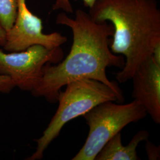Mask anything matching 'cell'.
Listing matches in <instances>:
<instances>
[{
  "mask_svg": "<svg viewBox=\"0 0 160 160\" xmlns=\"http://www.w3.org/2000/svg\"><path fill=\"white\" fill-rule=\"evenodd\" d=\"M56 23L72 30L71 50L59 62L45 64L32 94L45 98L49 103H57L61 88L67 84L80 79H92L109 86L124 100L117 82L110 81L106 75L107 68H123L125 61L123 56L114 54L110 49L109 38L114 32L112 24L107 21H96L89 13L81 9L76 10L74 18L65 12L59 13Z\"/></svg>",
  "mask_w": 160,
  "mask_h": 160,
  "instance_id": "6da1fadb",
  "label": "cell"
},
{
  "mask_svg": "<svg viewBox=\"0 0 160 160\" xmlns=\"http://www.w3.org/2000/svg\"><path fill=\"white\" fill-rule=\"evenodd\" d=\"M149 133L147 130H141L132 138L130 142L123 146L121 132L117 133L98 152L94 160H139L137 148L140 142L148 139Z\"/></svg>",
  "mask_w": 160,
  "mask_h": 160,
  "instance_id": "ba28073f",
  "label": "cell"
},
{
  "mask_svg": "<svg viewBox=\"0 0 160 160\" xmlns=\"http://www.w3.org/2000/svg\"><path fill=\"white\" fill-rule=\"evenodd\" d=\"M18 0H0V24L7 31L15 22Z\"/></svg>",
  "mask_w": 160,
  "mask_h": 160,
  "instance_id": "9c48e42d",
  "label": "cell"
},
{
  "mask_svg": "<svg viewBox=\"0 0 160 160\" xmlns=\"http://www.w3.org/2000/svg\"><path fill=\"white\" fill-rule=\"evenodd\" d=\"M14 88L15 87L9 77L0 75V96L10 93Z\"/></svg>",
  "mask_w": 160,
  "mask_h": 160,
  "instance_id": "7c38bea8",
  "label": "cell"
},
{
  "mask_svg": "<svg viewBox=\"0 0 160 160\" xmlns=\"http://www.w3.org/2000/svg\"><path fill=\"white\" fill-rule=\"evenodd\" d=\"M43 29L42 20L29 10L26 0H18L16 20L6 31V43L2 48L8 52L22 51L36 45L52 49L67 42L66 36L58 32L45 34Z\"/></svg>",
  "mask_w": 160,
  "mask_h": 160,
  "instance_id": "8992f818",
  "label": "cell"
},
{
  "mask_svg": "<svg viewBox=\"0 0 160 160\" xmlns=\"http://www.w3.org/2000/svg\"><path fill=\"white\" fill-rule=\"evenodd\" d=\"M58 97L57 110L42 135L35 141L37 147L27 160H40L52 142L59 135L63 126L71 120L82 116L100 103L111 101L123 102L113 89L92 79H80L67 84Z\"/></svg>",
  "mask_w": 160,
  "mask_h": 160,
  "instance_id": "3957f363",
  "label": "cell"
},
{
  "mask_svg": "<svg viewBox=\"0 0 160 160\" xmlns=\"http://www.w3.org/2000/svg\"><path fill=\"white\" fill-rule=\"evenodd\" d=\"M63 58L61 47L49 49L36 45L24 51L8 53L0 49V75L9 77L14 87L32 92L38 85L45 64H56Z\"/></svg>",
  "mask_w": 160,
  "mask_h": 160,
  "instance_id": "5b68a950",
  "label": "cell"
},
{
  "mask_svg": "<svg viewBox=\"0 0 160 160\" xmlns=\"http://www.w3.org/2000/svg\"><path fill=\"white\" fill-rule=\"evenodd\" d=\"M6 31L0 24V46H4L6 43Z\"/></svg>",
  "mask_w": 160,
  "mask_h": 160,
  "instance_id": "4fadbf2b",
  "label": "cell"
},
{
  "mask_svg": "<svg viewBox=\"0 0 160 160\" xmlns=\"http://www.w3.org/2000/svg\"><path fill=\"white\" fill-rule=\"evenodd\" d=\"M145 141V149L148 159L149 160H160V146H156L154 143L148 141V139Z\"/></svg>",
  "mask_w": 160,
  "mask_h": 160,
  "instance_id": "8fae6325",
  "label": "cell"
},
{
  "mask_svg": "<svg viewBox=\"0 0 160 160\" xmlns=\"http://www.w3.org/2000/svg\"><path fill=\"white\" fill-rule=\"evenodd\" d=\"M97 0H82L84 5L86 7L90 8ZM53 10L62 9L69 13L73 12V8L69 0H55L52 8Z\"/></svg>",
  "mask_w": 160,
  "mask_h": 160,
  "instance_id": "30bf717a",
  "label": "cell"
},
{
  "mask_svg": "<svg viewBox=\"0 0 160 160\" xmlns=\"http://www.w3.org/2000/svg\"><path fill=\"white\" fill-rule=\"evenodd\" d=\"M89 14L97 22L109 21L114 32L111 51L125 57L116 75L120 83L131 80L135 70L160 46V11L156 0H97Z\"/></svg>",
  "mask_w": 160,
  "mask_h": 160,
  "instance_id": "7a4b0ae2",
  "label": "cell"
},
{
  "mask_svg": "<svg viewBox=\"0 0 160 160\" xmlns=\"http://www.w3.org/2000/svg\"><path fill=\"white\" fill-rule=\"evenodd\" d=\"M132 97L143 105L147 114L160 123V63L152 57L141 63L132 77Z\"/></svg>",
  "mask_w": 160,
  "mask_h": 160,
  "instance_id": "52a82bcc",
  "label": "cell"
},
{
  "mask_svg": "<svg viewBox=\"0 0 160 160\" xmlns=\"http://www.w3.org/2000/svg\"><path fill=\"white\" fill-rule=\"evenodd\" d=\"M147 114L143 105L136 100L125 104L108 101L84 114L89 127L86 142L72 160H94L109 140L128 125L137 122Z\"/></svg>",
  "mask_w": 160,
  "mask_h": 160,
  "instance_id": "277c9868",
  "label": "cell"
}]
</instances>
